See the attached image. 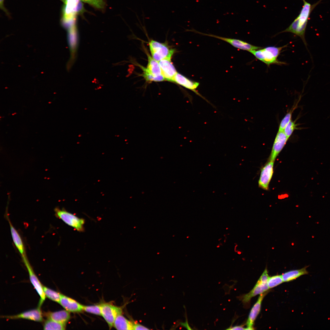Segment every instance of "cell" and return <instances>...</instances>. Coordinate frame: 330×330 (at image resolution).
Returning a JSON list of instances; mask_svg holds the SVG:
<instances>
[{"instance_id": "cell-9", "label": "cell", "mask_w": 330, "mask_h": 330, "mask_svg": "<svg viewBox=\"0 0 330 330\" xmlns=\"http://www.w3.org/2000/svg\"><path fill=\"white\" fill-rule=\"evenodd\" d=\"M23 261L29 273L30 280L40 297L38 307H40L46 298L43 286L38 280L28 260L27 256L22 257Z\"/></svg>"}, {"instance_id": "cell-15", "label": "cell", "mask_w": 330, "mask_h": 330, "mask_svg": "<svg viewBox=\"0 0 330 330\" xmlns=\"http://www.w3.org/2000/svg\"><path fill=\"white\" fill-rule=\"evenodd\" d=\"M266 292L260 295L258 299L251 308L247 321V327L245 330H253L254 322L259 314L261 309V304L263 298L266 295Z\"/></svg>"}, {"instance_id": "cell-3", "label": "cell", "mask_w": 330, "mask_h": 330, "mask_svg": "<svg viewBox=\"0 0 330 330\" xmlns=\"http://www.w3.org/2000/svg\"><path fill=\"white\" fill-rule=\"evenodd\" d=\"M148 63L146 68L141 66L143 72V76L147 81L161 82L165 80L158 62L147 54Z\"/></svg>"}, {"instance_id": "cell-23", "label": "cell", "mask_w": 330, "mask_h": 330, "mask_svg": "<svg viewBox=\"0 0 330 330\" xmlns=\"http://www.w3.org/2000/svg\"><path fill=\"white\" fill-rule=\"evenodd\" d=\"M283 282L281 275H277L269 277L267 282L269 289L275 287Z\"/></svg>"}, {"instance_id": "cell-21", "label": "cell", "mask_w": 330, "mask_h": 330, "mask_svg": "<svg viewBox=\"0 0 330 330\" xmlns=\"http://www.w3.org/2000/svg\"><path fill=\"white\" fill-rule=\"evenodd\" d=\"M66 324L58 322L48 319L43 326L44 330H64Z\"/></svg>"}, {"instance_id": "cell-30", "label": "cell", "mask_w": 330, "mask_h": 330, "mask_svg": "<svg viewBox=\"0 0 330 330\" xmlns=\"http://www.w3.org/2000/svg\"><path fill=\"white\" fill-rule=\"evenodd\" d=\"M228 330H244L245 328L243 326H236L234 327H231L227 329Z\"/></svg>"}, {"instance_id": "cell-4", "label": "cell", "mask_w": 330, "mask_h": 330, "mask_svg": "<svg viewBox=\"0 0 330 330\" xmlns=\"http://www.w3.org/2000/svg\"><path fill=\"white\" fill-rule=\"evenodd\" d=\"M149 45L152 57L158 62L164 59H171L174 52V49L166 44L155 40H151Z\"/></svg>"}, {"instance_id": "cell-29", "label": "cell", "mask_w": 330, "mask_h": 330, "mask_svg": "<svg viewBox=\"0 0 330 330\" xmlns=\"http://www.w3.org/2000/svg\"><path fill=\"white\" fill-rule=\"evenodd\" d=\"M4 1V0H0V8L5 13L8 17H9L10 15L9 13L4 6L3 4Z\"/></svg>"}, {"instance_id": "cell-13", "label": "cell", "mask_w": 330, "mask_h": 330, "mask_svg": "<svg viewBox=\"0 0 330 330\" xmlns=\"http://www.w3.org/2000/svg\"><path fill=\"white\" fill-rule=\"evenodd\" d=\"M162 74L165 80L173 82L174 78L177 73L171 61V59H164L158 62Z\"/></svg>"}, {"instance_id": "cell-25", "label": "cell", "mask_w": 330, "mask_h": 330, "mask_svg": "<svg viewBox=\"0 0 330 330\" xmlns=\"http://www.w3.org/2000/svg\"><path fill=\"white\" fill-rule=\"evenodd\" d=\"M297 126L295 122L292 119L286 125L283 131L288 138L290 137L295 130L299 129L297 127Z\"/></svg>"}, {"instance_id": "cell-1", "label": "cell", "mask_w": 330, "mask_h": 330, "mask_svg": "<svg viewBox=\"0 0 330 330\" xmlns=\"http://www.w3.org/2000/svg\"><path fill=\"white\" fill-rule=\"evenodd\" d=\"M302 0L303 2V5L299 15L288 28L279 33L289 32L293 33L299 37L306 46L305 35L310 15L315 7L322 0H320L313 5L305 0Z\"/></svg>"}, {"instance_id": "cell-17", "label": "cell", "mask_w": 330, "mask_h": 330, "mask_svg": "<svg viewBox=\"0 0 330 330\" xmlns=\"http://www.w3.org/2000/svg\"><path fill=\"white\" fill-rule=\"evenodd\" d=\"M6 216L10 226L12 239L21 257L26 255L23 242L20 234L11 223L8 215H7Z\"/></svg>"}, {"instance_id": "cell-28", "label": "cell", "mask_w": 330, "mask_h": 330, "mask_svg": "<svg viewBox=\"0 0 330 330\" xmlns=\"http://www.w3.org/2000/svg\"><path fill=\"white\" fill-rule=\"evenodd\" d=\"M146 327L138 323H134L133 330H149Z\"/></svg>"}, {"instance_id": "cell-19", "label": "cell", "mask_w": 330, "mask_h": 330, "mask_svg": "<svg viewBox=\"0 0 330 330\" xmlns=\"http://www.w3.org/2000/svg\"><path fill=\"white\" fill-rule=\"evenodd\" d=\"M308 266H305L301 269L288 271L283 273L281 275L284 282L292 281L300 276L307 274L308 272L306 268Z\"/></svg>"}, {"instance_id": "cell-10", "label": "cell", "mask_w": 330, "mask_h": 330, "mask_svg": "<svg viewBox=\"0 0 330 330\" xmlns=\"http://www.w3.org/2000/svg\"><path fill=\"white\" fill-rule=\"evenodd\" d=\"M274 161L269 160L262 168L258 182L259 187L268 190L270 182L273 173Z\"/></svg>"}, {"instance_id": "cell-6", "label": "cell", "mask_w": 330, "mask_h": 330, "mask_svg": "<svg viewBox=\"0 0 330 330\" xmlns=\"http://www.w3.org/2000/svg\"><path fill=\"white\" fill-rule=\"evenodd\" d=\"M269 277L267 270L266 268L253 288L243 296V302L244 303H248L252 298L266 292L269 289L267 284Z\"/></svg>"}, {"instance_id": "cell-5", "label": "cell", "mask_w": 330, "mask_h": 330, "mask_svg": "<svg viewBox=\"0 0 330 330\" xmlns=\"http://www.w3.org/2000/svg\"><path fill=\"white\" fill-rule=\"evenodd\" d=\"M54 211L56 216L66 224L78 231H83L85 220L83 218H79L64 209L56 208Z\"/></svg>"}, {"instance_id": "cell-26", "label": "cell", "mask_w": 330, "mask_h": 330, "mask_svg": "<svg viewBox=\"0 0 330 330\" xmlns=\"http://www.w3.org/2000/svg\"><path fill=\"white\" fill-rule=\"evenodd\" d=\"M87 3L94 7L98 9H102L105 6V2L104 0H79Z\"/></svg>"}, {"instance_id": "cell-16", "label": "cell", "mask_w": 330, "mask_h": 330, "mask_svg": "<svg viewBox=\"0 0 330 330\" xmlns=\"http://www.w3.org/2000/svg\"><path fill=\"white\" fill-rule=\"evenodd\" d=\"M59 303L69 312H79L83 310V306L74 299L62 294Z\"/></svg>"}, {"instance_id": "cell-20", "label": "cell", "mask_w": 330, "mask_h": 330, "mask_svg": "<svg viewBox=\"0 0 330 330\" xmlns=\"http://www.w3.org/2000/svg\"><path fill=\"white\" fill-rule=\"evenodd\" d=\"M134 323L127 320L122 314L116 318L113 326L117 330H133Z\"/></svg>"}, {"instance_id": "cell-2", "label": "cell", "mask_w": 330, "mask_h": 330, "mask_svg": "<svg viewBox=\"0 0 330 330\" xmlns=\"http://www.w3.org/2000/svg\"><path fill=\"white\" fill-rule=\"evenodd\" d=\"M286 46V45L280 47L268 46L264 49L252 51L250 53L257 59L268 66L272 64H282L284 63L278 61L277 58L282 49Z\"/></svg>"}, {"instance_id": "cell-8", "label": "cell", "mask_w": 330, "mask_h": 330, "mask_svg": "<svg viewBox=\"0 0 330 330\" xmlns=\"http://www.w3.org/2000/svg\"><path fill=\"white\" fill-rule=\"evenodd\" d=\"M101 306V315L111 328L113 326L116 317L122 314V309L107 303L102 304Z\"/></svg>"}, {"instance_id": "cell-12", "label": "cell", "mask_w": 330, "mask_h": 330, "mask_svg": "<svg viewBox=\"0 0 330 330\" xmlns=\"http://www.w3.org/2000/svg\"><path fill=\"white\" fill-rule=\"evenodd\" d=\"M4 317L10 319H24L38 322L43 321V317L40 307L24 312L18 314L5 316Z\"/></svg>"}, {"instance_id": "cell-27", "label": "cell", "mask_w": 330, "mask_h": 330, "mask_svg": "<svg viewBox=\"0 0 330 330\" xmlns=\"http://www.w3.org/2000/svg\"><path fill=\"white\" fill-rule=\"evenodd\" d=\"M85 311L98 315H101V305L90 306H84Z\"/></svg>"}, {"instance_id": "cell-24", "label": "cell", "mask_w": 330, "mask_h": 330, "mask_svg": "<svg viewBox=\"0 0 330 330\" xmlns=\"http://www.w3.org/2000/svg\"><path fill=\"white\" fill-rule=\"evenodd\" d=\"M295 107H293L287 113L281 121L279 127L278 131H283L286 125L292 119V113Z\"/></svg>"}, {"instance_id": "cell-14", "label": "cell", "mask_w": 330, "mask_h": 330, "mask_svg": "<svg viewBox=\"0 0 330 330\" xmlns=\"http://www.w3.org/2000/svg\"><path fill=\"white\" fill-rule=\"evenodd\" d=\"M173 82L190 90L198 96L205 99L196 90L200 84L199 82L192 80L178 72L174 78Z\"/></svg>"}, {"instance_id": "cell-18", "label": "cell", "mask_w": 330, "mask_h": 330, "mask_svg": "<svg viewBox=\"0 0 330 330\" xmlns=\"http://www.w3.org/2000/svg\"><path fill=\"white\" fill-rule=\"evenodd\" d=\"M69 312L66 310L50 312L47 313V316L49 319L66 324L71 317Z\"/></svg>"}, {"instance_id": "cell-7", "label": "cell", "mask_w": 330, "mask_h": 330, "mask_svg": "<svg viewBox=\"0 0 330 330\" xmlns=\"http://www.w3.org/2000/svg\"><path fill=\"white\" fill-rule=\"evenodd\" d=\"M193 32L201 35L213 37L227 42L233 46L239 49L247 51L250 52L252 51L259 50L262 47L252 45L244 41L237 39L226 38L200 32L194 29Z\"/></svg>"}, {"instance_id": "cell-22", "label": "cell", "mask_w": 330, "mask_h": 330, "mask_svg": "<svg viewBox=\"0 0 330 330\" xmlns=\"http://www.w3.org/2000/svg\"><path fill=\"white\" fill-rule=\"evenodd\" d=\"M43 288L46 296L52 300L59 303L61 294L45 286H43Z\"/></svg>"}, {"instance_id": "cell-11", "label": "cell", "mask_w": 330, "mask_h": 330, "mask_svg": "<svg viewBox=\"0 0 330 330\" xmlns=\"http://www.w3.org/2000/svg\"><path fill=\"white\" fill-rule=\"evenodd\" d=\"M288 138L283 131H278L275 138L268 160L274 161L286 145Z\"/></svg>"}]
</instances>
